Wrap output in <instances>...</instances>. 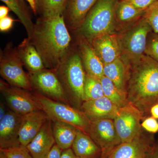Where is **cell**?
<instances>
[{
    "label": "cell",
    "instance_id": "3957f363",
    "mask_svg": "<svg viewBox=\"0 0 158 158\" xmlns=\"http://www.w3.org/2000/svg\"><path fill=\"white\" fill-rule=\"evenodd\" d=\"M53 70L62 84L71 106L81 110L84 102L86 73L78 52L73 50L72 47L64 60Z\"/></svg>",
    "mask_w": 158,
    "mask_h": 158
},
{
    "label": "cell",
    "instance_id": "cb8c5ba5",
    "mask_svg": "<svg viewBox=\"0 0 158 158\" xmlns=\"http://www.w3.org/2000/svg\"><path fill=\"white\" fill-rule=\"evenodd\" d=\"M5 3L10 10L17 15L27 31L28 38L33 33L35 23L32 21L28 10L23 0H1Z\"/></svg>",
    "mask_w": 158,
    "mask_h": 158
},
{
    "label": "cell",
    "instance_id": "1f68e13d",
    "mask_svg": "<svg viewBox=\"0 0 158 158\" xmlns=\"http://www.w3.org/2000/svg\"><path fill=\"white\" fill-rule=\"evenodd\" d=\"M141 127L148 133L154 134L158 132L157 119L152 116H148L144 118L141 123Z\"/></svg>",
    "mask_w": 158,
    "mask_h": 158
},
{
    "label": "cell",
    "instance_id": "836d02e7",
    "mask_svg": "<svg viewBox=\"0 0 158 158\" xmlns=\"http://www.w3.org/2000/svg\"><path fill=\"white\" fill-rule=\"evenodd\" d=\"M15 21L12 18L7 16L0 19V31L2 32H8L13 27V23Z\"/></svg>",
    "mask_w": 158,
    "mask_h": 158
},
{
    "label": "cell",
    "instance_id": "e0dca14e",
    "mask_svg": "<svg viewBox=\"0 0 158 158\" xmlns=\"http://www.w3.org/2000/svg\"><path fill=\"white\" fill-rule=\"evenodd\" d=\"M49 118L42 110L35 111L23 116L19 132L21 145L26 147Z\"/></svg>",
    "mask_w": 158,
    "mask_h": 158
},
{
    "label": "cell",
    "instance_id": "5bb4252c",
    "mask_svg": "<svg viewBox=\"0 0 158 158\" xmlns=\"http://www.w3.org/2000/svg\"><path fill=\"white\" fill-rule=\"evenodd\" d=\"M98 0H67L64 14L69 30L77 31Z\"/></svg>",
    "mask_w": 158,
    "mask_h": 158
},
{
    "label": "cell",
    "instance_id": "8992f818",
    "mask_svg": "<svg viewBox=\"0 0 158 158\" xmlns=\"http://www.w3.org/2000/svg\"><path fill=\"white\" fill-rule=\"evenodd\" d=\"M152 30L142 16L118 36L120 57L129 66L144 55L148 36Z\"/></svg>",
    "mask_w": 158,
    "mask_h": 158
},
{
    "label": "cell",
    "instance_id": "4316f807",
    "mask_svg": "<svg viewBox=\"0 0 158 158\" xmlns=\"http://www.w3.org/2000/svg\"><path fill=\"white\" fill-rule=\"evenodd\" d=\"M67 0H36L37 13L41 17L63 15Z\"/></svg>",
    "mask_w": 158,
    "mask_h": 158
},
{
    "label": "cell",
    "instance_id": "d590c367",
    "mask_svg": "<svg viewBox=\"0 0 158 158\" xmlns=\"http://www.w3.org/2000/svg\"><path fill=\"white\" fill-rule=\"evenodd\" d=\"M145 158H158V139L156 141Z\"/></svg>",
    "mask_w": 158,
    "mask_h": 158
},
{
    "label": "cell",
    "instance_id": "83f0119b",
    "mask_svg": "<svg viewBox=\"0 0 158 158\" xmlns=\"http://www.w3.org/2000/svg\"><path fill=\"white\" fill-rule=\"evenodd\" d=\"M103 96L104 95L100 79L86 74L83 101L93 100Z\"/></svg>",
    "mask_w": 158,
    "mask_h": 158
},
{
    "label": "cell",
    "instance_id": "8d00e7d4",
    "mask_svg": "<svg viewBox=\"0 0 158 158\" xmlns=\"http://www.w3.org/2000/svg\"><path fill=\"white\" fill-rule=\"evenodd\" d=\"M61 158H78L71 148L62 151Z\"/></svg>",
    "mask_w": 158,
    "mask_h": 158
},
{
    "label": "cell",
    "instance_id": "ffe728a7",
    "mask_svg": "<svg viewBox=\"0 0 158 158\" xmlns=\"http://www.w3.org/2000/svg\"><path fill=\"white\" fill-rule=\"evenodd\" d=\"M129 70V65L120 57L104 65V76L111 80L119 90L127 94Z\"/></svg>",
    "mask_w": 158,
    "mask_h": 158
},
{
    "label": "cell",
    "instance_id": "603a6c76",
    "mask_svg": "<svg viewBox=\"0 0 158 158\" xmlns=\"http://www.w3.org/2000/svg\"><path fill=\"white\" fill-rule=\"evenodd\" d=\"M56 144L62 151L71 148L79 130L66 123L52 121Z\"/></svg>",
    "mask_w": 158,
    "mask_h": 158
},
{
    "label": "cell",
    "instance_id": "30bf717a",
    "mask_svg": "<svg viewBox=\"0 0 158 158\" xmlns=\"http://www.w3.org/2000/svg\"><path fill=\"white\" fill-rule=\"evenodd\" d=\"M0 90L11 110L24 116L41 110L34 98L33 93L23 88L15 87L1 80Z\"/></svg>",
    "mask_w": 158,
    "mask_h": 158
},
{
    "label": "cell",
    "instance_id": "4dcf8cb0",
    "mask_svg": "<svg viewBox=\"0 0 158 158\" xmlns=\"http://www.w3.org/2000/svg\"><path fill=\"white\" fill-rule=\"evenodd\" d=\"M144 54L158 62V34L152 36L147 41Z\"/></svg>",
    "mask_w": 158,
    "mask_h": 158
},
{
    "label": "cell",
    "instance_id": "7c38bea8",
    "mask_svg": "<svg viewBox=\"0 0 158 158\" xmlns=\"http://www.w3.org/2000/svg\"><path fill=\"white\" fill-rule=\"evenodd\" d=\"M149 134L143 131L131 141L120 143L113 148L107 158H146L156 141L154 135Z\"/></svg>",
    "mask_w": 158,
    "mask_h": 158
},
{
    "label": "cell",
    "instance_id": "4fadbf2b",
    "mask_svg": "<svg viewBox=\"0 0 158 158\" xmlns=\"http://www.w3.org/2000/svg\"><path fill=\"white\" fill-rule=\"evenodd\" d=\"M22 117L23 116L10 110L0 120V149L21 145L19 132Z\"/></svg>",
    "mask_w": 158,
    "mask_h": 158
},
{
    "label": "cell",
    "instance_id": "277c9868",
    "mask_svg": "<svg viewBox=\"0 0 158 158\" xmlns=\"http://www.w3.org/2000/svg\"><path fill=\"white\" fill-rule=\"evenodd\" d=\"M119 0H98L77 31L90 42L97 37L114 34L117 23L116 5Z\"/></svg>",
    "mask_w": 158,
    "mask_h": 158
},
{
    "label": "cell",
    "instance_id": "44dd1931",
    "mask_svg": "<svg viewBox=\"0 0 158 158\" xmlns=\"http://www.w3.org/2000/svg\"><path fill=\"white\" fill-rule=\"evenodd\" d=\"M16 49L23 65L29 73L45 68L40 55L28 37L23 40Z\"/></svg>",
    "mask_w": 158,
    "mask_h": 158
},
{
    "label": "cell",
    "instance_id": "f35d334b",
    "mask_svg": "<svg viewBox=\"0 0 158 158\" xmlns=\"http://www.w3.org/2000/svg\"><path fill=\"white\" fill-rule=\"evenodd\" d=\"M150 116L158 119V104L153 106L150 111Z\"/></svg>",
    "mask_w": 158,
    "mask_h": 158
},
{
    "label": "cell",
    "instance_id": "b9f144b4",
    "mask_svg": "<svg viewBox=\"0 0 158 158\" xmlns=\"http://www.w3.org/2000/svg\"><path fill=\"white\" fill-rule=\"evenodd\" d=\"M108 156H109L107 155L102 154V156L101 158H107Z\"/></svg>",
    "mask_w": 158,
    "mask_h": 158
},
{
    "label": "cell",
    "instance_id": "f1b7e54d",
    "mask_svg": "<svg viewBox=\"0 0 158 158\" xmlns=\"http://www.w3.org/2000/svg\"><path fill=\"white\" fill-rule=\"evenodd\" d=\"M0 156L5 158H33L27 147L22 145L0 149Z\"/></svg>",
    "mask_w": 158,
    "mask_h": 158
},
{
    "label": "cell",
    "instance_id": "484cf974",
    "mask_svg": "<svg viewBox=\"0 0 158 158\" xmlns=\"http://www.w3.org/2000/svg\"><path fill=\"white\" fill-rule=\"evenodd\" d=\"M104 96L107 98L118 108H122L129 103L127 94L121 91L111 80L103 76L100 79Z\"/></svg>",
    "mask_w": 158,
    "mask_h": 158
},
{
    "label": "cell",
    "instance_id": "9a60e30c",
    "mask_svg": "<svg viewBox=\"0 0 158 158\" xmlns=\"http://www.w3.org/2000/svg\"><path fill=\"white\" fill-rule=\"evenodd\" d=\"M118 109L106 97L93 100L84 102L81 110L90 120L102 119H114Z\"/></svg>",
    "mask_w": 158,
    "mask_h": 158
},
{
    "label": "cell",
    "instance_id": "ab89813d",
    "mask_svg": "<svg viewBox=\"0 0 158 158\" xmlns=\"http://www.w3.org/2000/svg\"><path fill=\"white\" fill-rule=\"evenodd\" d=\"M8 111H6V107L3 102H0V120L6 115Z\"/></svg>",
    "mask_w": 158,
    "mask_h": 158
},
{
    "label": "cell",
    "instance_id": "6da1fadb",
    "mask_svg": "<svg viewBox=\"0 0 158 158\" xmlns=\"http://www.w3.org/2000/svg\"><path fill=\"white\" fill-rule=\"evenodd\" d=\"M29 39L40 55L45 68L52 70L58 67L72 47L63 15L40 16Z\"/></svg>",
    "mask_w": 158,
    "mask_h": 158
},
{
    "label": "cell",
    "instance_id": "d6986e66",
    "mask_svg": "<svg viewBox=\"0 0 158 158\" xmlns=\"http://www.w3.org/2000/svg\"><path fill=\"white\" fill-rule=\"evenodd\" d=\"M79 45V55L86 73L100 79L104 76V64L100 58L86 40L80 38Z\"/></svg>",
    "mask_w": 158,
    "mask_h": 158
},
{
    "label": "cell",
    "instance_id": "ac0fdd59",
    "mask_svg": "<svg viewBox=\"0 0 158 158\" xmlns=\"http://www.w3.org/2000/svg\"><path fill=\"white\" fill-rule=\"evenodd\" d=\"M90 43L104 65L120 57L118 36L114 34H106L95 38Z\"/></svg>",
    "mask_w": 158,
    "mask_h": 158
},
{
    "label": "cell",
    "instance_id": "7a4b0ae2",
    "mask_svg": "<svg viewBox=\"0 0 158 158\" xmlns=\"http://www.w3.org/2000/svg\"><path fill=\"white\" fill-rule=\"evenodd\" d=\"M127 92L129 102L143 119L149 116L151 108L158 104V62L144 54L130 64Z\"/></svg>",
    "mask_w": 158,
    "mask_h": 158
},
{
    "label": "cell",
    "instance_id": "ba28073f",
    "mask_svg": "<svg viewBox=\"0 0 158 158\" xmlns=\"http://www.w3.org/2000/svg\"><path fill=\"white\" fill-rule=\"evenodd\" d=\"M28 75L33 90L54 100L70 105L62 84L53 70L45 68Z\"/></svg>",
    "mask_w": 158,
    "mask_h": 158
},
{
    "label": "cell",
    "instance_id": "f546056e",
    "mask_svg": "<svg viewBox=\"0 0 158 158\" xmlns=\"http://www.w3.org/2000/svg\"><path fill=\"white\" fill-rule=\"evenodd\" d=\"M142 17L148 23L155 33L158 34V1L145 10Z\"/></svg>",
    "mask_w": 158,
    "mask_h": 158
},
{
    "label": "cell",
    "instance_id": "9c48e42d",
    "mask_svg": "<svg viewBox=\"0 0 158 158\" xmlns=\"http://www.w3.org/2000/svg\"><path fill=\"white\" fill-rule=\"evenodd\" d=\"M142 114L131 104L119 108L114 119V125L121 143L134 140L143 131Z\"/></svg>",
    "mask_w": 158,
    "mask_h": 158
},
{
    "label": "cell",
    "instance_id": "52a82bcc",
    "mask_svg": "<svg viewBox=\"0 0 158 158\" xmlns=\"http://www.w3.org/2000/svg\"><path fill=\"white\" fill-rule=\"evenodd\" d=\"M16 48L9 44L4 50L1 51L0 56V74L6 82L11 86L32 91L28 73L23 69Z\"/></svg>",
    "mask_w": 158,
    "mask_h": 158
},
{
    "label": "cell",
    "instance_id": "60d3db41",
    "mask_svg": "<svg viewBox=\"0 0 158 158\" xmlns=\"http://www.w3.org/2000/svg\"><path fill=\"white\" fill-rule=\"evenodd\" d=\"M29 3V5L31 6L32 11L34 12V14L37 13V9H36V0H26Z\"/></svg>",
    "mask_w": 158,
    "mask_h": 158
},
{
    "label": "cell",
    "instance_id": "74e56055",
    "mask_svg": "<svg viewBox=\"0 0 158 158\" xmlns=\"http://www.w3.org/2000/svg\"><path fill=\"white\" fill-rule=\"evenodd\" d=\"M10 10L7 6H0V19L8 16V13Z\"/></svg>",
    "mask_w": 158,
    "mask_h": 158
},
{
    "label": "cell",
    "instance_id": "5b68a950",
    "mask_svg": "<svg viewBox=\"0 0 158 158\" xmlns=\"http://www.w3.org/2000/svg\"><path fill=\"white\" fill-rule=\"evenodd\" d=\"M33 94L41 110L52 121L66 123L87 134L90 120L81 110L48 98L36 91Z\"/></svg>",
    "mask_w": 158,
    "mask_h": 158
},
{
    "label": "cell",
    "instance_id": "d6a6232c",
    "mask_svg": "<svg viewBox=\"0 0 158 158\" xmlns=\"http://www.w3.org/2000/svg\"><path fill=\"white\" fill-rule=\"evenodd\" d=\"M132 5L137 9L145 11L158 0H123Z\"/></svg>",
    "mask_w": 158,
    "mask_h": 158
},
{
    "label": "cell",
    "instance_id": "8fae6325",
    "mask_svg": "<svg viewBox=\"0 0 158 158\" xmlns=\"http://www.w3.org/2000/svg\"><path fill=\"white\" fill-rule=\"evenodd\" d=\"M87 134L101 149L102 154L109 156L114 148L121 143L113 119L90 121Z\"/></svg>",
    "mask_w": 158,
    "mask_h": 158
},
{
    "label": "cell",
    "instance_id": "d4e9b609",
    "mask_svg": "<svg viewBox=\"0 0 158 158\" xmlns=\"http://www.w3.org/2000/svg\"><path fill=\"white\" fill-rule=\"evenodd\" d=\"M144 11L137 9L126 1L119 0L116 10L117 22L121 23H134L143 16Z\"/></svg>",
    "mask_w": 158,
    "mask_h": 158
},
{
    "label": "cell",
    "instance_id": "7402d4cb",
    "mask_svg": "<svg viewBox=\"0 0 158 158\" xmlns=\"http://www.w3.org/2000/svg\"><path fill=\"white\" fill-rule=\"evenodd\" d=\"M78 158H101L102 152L89 135L78 131L71 148Z\"/></svg>",
    "mask_w": 158,
    "mask_h": 158
},
{
    "label": "cell",
    "instance_id": "e575fe53",
    "mask_svg": "<svg viewBox=\"0 0 158 158\" xmlns=\"http://www.w3.org/2000/svg\"><path fill=\"white\" fill-rule=\"evenodd\" d=\"M62 152V150L55 144L48 154L44 158H61Z\"/></svg>",
    "mask_w": 158,
    "mask_h": 158
},
{
    "label": "cell",
    "instance_id": "2e32d148",
    "mask_svg": "<svg viewBox=\"0 0 158 158\" xmlns=\"http://www.w3.org/2000/svg\"><path fill=\"white\" fill-rule=\"evenodd\" d=\"M55 144L52 121L49 118L26 147L33 158H44L48 154Z\"/></svg>",
    "mask_w": 158,
    "mask_h": 158
},
{
    "label": "cell",
    "instance_id": "7bdbcfd3",
    "mask_svg": "<svg viewBox=\"0 0 158 158\" xmlns=\"http://www.w3.org/2000/svg\"><path fill=\"white\" fill-rule=\"evenodd\" d=\"M0 158H5L3 157V156H0Z\"/></svg>",
    "mask_w": 158,
    "mask_h": 158
}]
</instances>
